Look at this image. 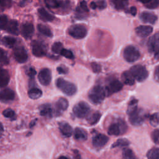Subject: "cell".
I'll list each match as a JSON object with an SVG mask.
<instances>
[{
	"instance_id": "1",
	"label": "cell",
	"mask_w": 159,
	"mask_h": 159,
	"mask_svg": "<svg viewBox=\"0 0 159 159\" xmlns=\"http://www.w3.org/2000/svg\"><path fill=\"white\" fill-rule=\"evenodd\" d=\"M106 96V93L105 89L99 85L94 86L88 94L89 100L95 104L101 103L104 100Z\"/></svg>"
},
{
	"instance_id": "2",
	"label": "cell",
	"mask_w": 159,
	"mask_h": 159,
	"mask_svg": "<svg viewBox=\"0 0 159 159\" xmlns=\"http://www.w3.org/2000/svg\"><path fill=\"white\" fill-rule=\"evenodd\" d=\"M57 87L67 96H72L76 92V86L72 83L68 81L61 78H59L56 81Z\"/></svg>"
},
{
	"instance_id": "3",
	"label": "cell",
	"mask_w": 159,
	"mask_h": 159,
	"mask_svg": "<svg viewBox=\"0 0 159 159\" xmlns=\"http://www.w3.org/2000/svg\"><path fill=\"white\" fill-rule=\"evenodd\" d=\"M135 80L138 81H144L148 75V71L145 66L141 65H137L132 66L129 70Z\"/></svg>"
},
{
	"instance_id": "4",
	"label": "cell",
	"mask_w": 159,
	"mask_h": 159,
	"mask_svg": "<svg viewBox=\"0 0 159 159\" xmlns=\"http://www.w3.org/2000/svg\"><path fill=\"white\" fill-rule=\"evenodd\" d=\"M123 57L125 61L129 63H132L139 60L140 57V53L135 47L133 45H128L124 50Z\"/></svg>"
},
{
	"instance_id": "5",
	"label": "cell",
	"mask_w": 159,
	"mask_h": 159,
	"mask_svg": "<svg viewBox=\"0 0 159 159\" xmlns=\"http://www.w3.org/2000/svg\"><path fill=\"white\" fill-rule=\"evenodd\" d=\"M68 32L73 38L81 39L86 37L87 34V29L83 24H75L70 27Z\"/></svg>"
},
{
	"instance_id": "6",
	"label": "cell",
	"mask_w": 159,
	"mask_h": 159,
	"mask_svg": "<svg viewBox=\"0 0 159 159\" xmlns=\"http://www.w3.org/2000/svg\"><path fill=\"white\" fill-rule=\"evenodd\" d=\"M90 111V107L89 105L85 102L81 101L77 103L73 109V114L78 118H84L86 117Z\"/></svg>"
},
{
	"instance_id": "7",
	"label": "cell",
	"mask_w": 159,
	"mask_h": 159,
	"mask_svg": "<svg viewBox=\"0 0 159 159\" xmlns=\"http://www.w3.org/2000/svg\"><path fill=\"white\" fill-rule=\"evenodd\" d=\"M32 52L34 56L42 57L46 55L47 48L45 43L40 40H35L31 43Z\"/></svg>"
},
{
	"instance_id": "8",
	"label": "cell",
	"mask_w": 159,
	"mask_h": 159,
	"mask_svg": "<svg viewBox=\"0 0 159 159\" xmlns=\"http://www.w3.org/2000/svg\"><path fill=\"white\" fill-rule=\"evenodd\" d=\"M129 120L134 125H139L143 123L145 118V115L142 110L136 108L132 111L128 113Z\"/></svg>"
},
{
	"instance_id": "9",
	"label": "cell",
	"mask_w": 159,
	"mask_h": 159,
	"mask_svg": "<svg viewBox=\"0 0 159 159\" xmlns=\"http://www.w3.org/2000/svg\"><path fill=\"white\" fill-rule=\"evenodd\" d=\"M127 130V125L123 121H119L112 124L108 128L107 132L111 135H119L125 133Z\"/></svg>"
},
{
	"instance_id": "10",
	"label": "cell",
	"mask_w": 159,
	"mask_h": 159,
	"mask_svg": "<svg viewBox=\"0 0 159 159\" xmlns=\"http://www.w3.org/2000/svg\"><path fill=\"white\" fill-rule=\"evenodd\" d=\"M15 60L20 63H25L28 58V55L25 48L22 45L16 46L13 51Z\"/></svg>"
},
{
	"instance_id": "11",
	"label": "cell",
	"mask_w": 159,
	"mask_h": 159,
	"mask_svg": "<svg viewBox=\"0 0 159 159\" xmlns=\"http://www.w3.org/2000/svg\"><path fill=\"white\" fill-rule=\"evenodd\" d=\"M147 47L150 53L155 54L159 51V32L155 33L148 39Z\"/></svg>"
},
{
	"instance_id": "12",
	"label": "cell",
	"mask_w": 159,
	"mask_h": 159,
	"mask_svg": "<svg viewBox=\"0 0 159 159\" xmlns=\"http://www.w3.org/2000/svg\"><path fill=\"white\" fill-rule=\"evenodd\" d=\"M39 82L43 86H48L52 80V73L50 69L45 68L42 69L38 75Z\"/></svg>"
},
{
	"instance_id": "13",
	"label": "cell",
	"mask_w": 159,
	"mask_h": 159,
	"mask_svg": "<svg viewBox=\"0 0 159 159\" xmlns=\"http://www.w3.org/2000/svg\"><path fill=\"white\" fill-rule=\"evenodd\" d=\"M122 86L123 85L122 83L119 80H112L105 89L106 96H109L113 93H115L120 91L122 88Z\"/></svg>"
},
{
	"instance_id": "14",
	"label": "cell",
	"mask_w": 159,
	"mask_h": 159,
	"mask_svg": "<svg viewBox=\"0 0 159 159\" xmlns=\"http://www.w3.org/2000/svg\"><path fill=\"white\" fill-rule=\"evenodd\" d=\"M34 32V27L32 24L29 22L24 23L20 27V34L25 39H30Z\"/></svg>"
},
{
	"instance_id": "15",
	"label": "cell",
	"mask_w": 159,
	"mask_h": 159,
	"mask_svg": "<svg viewBox=\"0 0 159 159\" xmlns=\"http://www.w3.org/2000/svg\"><path fill=\"white\" fill-rule=\"evenodd\" d=\"M108 140L109 139L106 135L98 134L94 136L92 140V143L94 147L97 148H101L107 143Z\"/></svg>"
},
{
	"instance_id": "16",
	"label": "cell",
	"mask_w": 159,
	"mask_h": 159,
	"mask_svg": "<svg viewBox=\"0 0 159 159\" xmlns=\"http://www.w3.org/2000/svg\"><path fill=\"white\" fill-rule=\"evenodd\" d=\"M15 93L10 88H4L0 91V101L3 102H7L14 100Z\"/></svg>"
},
{
	"instance_id": "17",
	"label": "cell",
	"mask_w": 159,
	"mask_h": 159,
	"mask_svg": "<svg viewBox=\"0 0 159 159\" xmlns=\"http://www.w3.org/2000/svg\"><path fill=\"white\" fill-rule=\"evenodd\" d=\"M68 107V101L64 98H60L55 103V114L59 115L61 112L65 111Z\"/></svg>"
},
{
	"instance_id": "18",
	"label": "cell",
	"mask_w": 159,
	"mask_h": 159,
	"mask_svg": "<svg viewBox=\"0 0 159 159\" xmlns=\"http://www.w3.org/2000/svg\"><path fill=\"white\" fill-rule=\"evenodd\" d=\"M140 19L145 23L155 24L157 20V16L153 12L144 11L140 14Z\"/></svg>"
},
{
	"instance_id": "19",
	"label": "cell",
	"mask_w": 159,
	"mask_h": 159,
	"mask_svg": "<svg viewBox=\"0 0 159 159\" xmlns=\"http://www.w3.org/2000/svg\"><path fill=\"white\" fill-rule=\"evenodd\" d=\"M136 34L140 37H146L152 34L153 28L150 25H140L135 28Z\"/></svg>"
},
{
	"instance_id": "20",
	"label": "cell",
	"mask_w": 159,
	"mask_h": 159,
	"mask_svg": "<svg viewBox=\"0 0 159 159\" xmlns=\"http://www.w3.org/2000/svg\"><path fill=\"white\" fill-rule=\"evenodd\" d=\"M40 114L46 117H52L55 114V111L50 104H43L39 107Z\"/></svg>"
},
{
	"instance_id": "21",
	"label": "cell",
	"mask_w": 159,
	"mask_h": 159,
	"mask_svg": "<svg viewBox=\"0 0 159 159\" xmlns=\"http://www.w3.org/2000/svg\"><path fill=\"white\" fill-rule=\"evenodd\" d=\"M5 30L11 34L17 35L19 34V24L16 20H11L6 27Z\"/></svg>"
},
{
	"instance_id": "22",
	"label": "cell",
	"mask_w": 159,
	"mask_h": 159,
	"mask_svg": "<svg viewBox=\"0 0 159 159\" xmlns=\"http://www.w3.org/2000/svg\"><path fill=\"white\" fill-rule=\"evenodd\" d=\"M59 129L63 135L66 137H70L73 133L71 126L66 122H61L59 123Z\"/></svg>"
},
{
	"instance_id": "23",
	"label": "cell",
	"mask_w": 159,
	"mask_h": 159,
	"mask_svg": "<svg viewBox=\"0 0 159 159\" xmlns=\"http://www.w3.org/2000/svg\"><path fill=\"white\" fill-rule=\"evenodd\" d=\"M10 80V76L8 71L0 66V88L6 86Z\"/></svg>"
},
{
	"instance_id": "24",
	"label": "cell",
	"mask_w": 159,
	"mask_h": 159,
	"mask_svg": "<svg viewBox=\"0 0 159 159\" xmlns=\"http://www.w3.org/2000/svg\"><path fill=\"white\" fill-rule=\"evenodd\" d=\"M38 14L39 17L43 21L45 22H51L52 21L55 17L46 11L43 7H40L38 9Z\"/></svg>"
},
{
	"instance_id": "25",
	"label": "cell",
	"mask_w": 159,
	"mask_h": 159,
	"mask_svg": "<svg viewBox=\"0 0 159 159\" xmlns=\"http://www.w3.org/2000/svg\"><path fill=\"white\" fill-rule=\"evenodd\" d=\"M17 39L10 36H5L0 39V43L8 48H12L15 46Z\"/></svg>"
},
{
	"instance_id": "26",
	"label": "cell",
	"mask_w": 159,
	"mask_h": 159,
	"mask_svg": "<svg viewBox=\"0 0 159 159\" xmlns=\"http://www.w3.org/2000/svg\"><path fill=\"white\" fill-rule=\"evenodd\" d=\"M37 29L40 32V33H41L42 34H43V35H45L46 37H52V35H53L52 32L51 31L50 29L45 25H43V24H38L37 25Z\"/></svg>"
},
{
	"instance_id": "27",
	"label": "cell",
	"mask_w": 159,
	"mask_h": 159,
	"mask_svg": "<svg viewBox=\"0 0 159 159\" xmlns=\"http://www.w3.org/2000/svg\"><path fill=\"white\" fill-rule=\"evenodd\" d=\"M129 0H111L112 4L115 9L117 10L124 9L128 5Z\"/></svg>"
},
{
	"instance_id": "28",
	"label": "cell",
	"mask_w": 159,
	"mask_h": 159,
	"mask_svg": "<svg viewBox=\"0 0 159 159\" xmlns=\"http://www.w3.org/2000/svg\"><path fill=\"white\" fill-rule=\"evenodd\" d=\"M74 137L78 140H85L87 139V134L83 129L77 127L75 130Z\"/></svg>"
},
{
	"instance_id": "29",
	"label": "cell",
	"mask_w": 159,
	"mask_h": 159,
	"mask_svg": "<svg viewBox=\"0 0 159 159\" xmlns=\"http://www.w3.org/2000/svg\"><path fill=\"white\" fill-rule=\"evenodd\" d=\"M42 95V91L37 88H32L29 89L28 92V96L30 99H37L40 98Z\"/></svg>"
},
{
	"instance_id": "30",
	"label": "cell",
	"mask_w": 159,
	"mask_h": 159,
	"mask_svg": "<svg viewBox=\"0 0 159 159\" xmlns=\"http://www.w3.org/2000/svg\"><path fill=\"white\" fill-rule=\"evenodd\" d=\"M122 79L125 84L128 85H132L134 84L135 79L133 78L129 71H127L123 73L122 75Z\"/></svg>"
},
{
	"instance_id": "31",
	"label": "cell",
	"mask_w": 159,
	"mask_h": 159,
	"mask_svg": "<svg viewBox=\"0 0 159 159\" xmlns=\"http://www.w3.org/2000/svg\"><path fill=\"white\" fill-rule=\"evenodd\" d=\"M9 63V58L7 53L2 48H0V65H7Z\"/></svg>"
},
{
	"instance_id": "32",
	"label": "cell",
	"mask_w": 159,
	"mask_h": 159,
	"mask_svg": "<svg viewBox=\"0 0 159 159\" xmlns=\"http://www.w3.org/2000/svg\"><path fill=\"white\" fill-rule=\"evenodd\" d=\"M60 0H44L45 5L50 9H56L60 7L61 2Z\"/></svg>"
},
{
	"instance_id": "33",
	"label": "cell",
	"mask_w": 159,
	"mask_h": 159,
	"mask_svg": "<svg viewBox=\"0 0 159 159\" xmlns=\"http://www.w3.org/2000/svg\"><path fill=\"white\" fill-rule=\"evenodd\" d=\"M148 159H159V148H153L150 149L147 155Z\"/></svg>"
},
{
	"instance_id": "34",
	"label": "cell",
	"mask_w": 159,
	"mask_h": 159,
	"mask_svg": "<svg viewBox=\"0 0 159 159\" xmlns=\"http://www.w3.org/2000/svg\"><path fill=\"white\" fill-rule=\"evenodd\" d=\"M122 159H135V156L132 150L126 148L123 151Z\"/></svg>"
},
{
	"instance_id": "35",
	"label": "cell",
	"mask_w": 159,
	"mask_h": 159,
	"mask_svg": "<svg viewBox=\"0 0 159 159\" xmlns=\"http://www.w3.org/2000/svg\"><path fill=\"white\" fill-rule=\"evenodd\" d=\"M129 144V142L125 139H118L116 142L113 143L112 147H127Z\"/></svg>"
},
{
	"instance_id": "36",
	"label": "cell",
	"mask_w": 159,
	"mask_h": 159,
	"mask_svg": "<svg viewBox=\"0 0 159 159\" xmlns=\"http://www.w3.org/2000/svg\"><path fill=\"white\" fill-rule=\"evenodd\" d=\"M101 118V114L99 112H95L94 114H93L91 117H89L88 119V122L91 125H94L95 124H96L99 120Z\"/></svg>"
},
{
	"instance_id": "37",
	"label": "cell",
	"mask_w": 159,
	"mask_h": 159,
	"mask_svg": "<svg viewBox=\"0 0 159 159\" xmlns=\"http://www.w3.org/2000/svg\"><path fill=\"white\" fill-rule=\"evenodd\" d=\"M150 124L152 126H157L159 124V113H154L153 114L149 119Z\"/></svg>"
},
{
	"instance_id": "38",
	"label": "cell",
	"mask_w": 159,
	"mask_h": 159,
	"mask_svg": "<svg viewBox=\"0 0 159 159\" xmlns=\"http://www.w3.org/2000/svg\"><path fill=\"white\" fill-rule=\"evenodd\" d=\"M63 45L61 42H55L52 46V50L53 53L57 54H60L61 51L63 49Z\"/></svg>"
},
{
	"instance_id": "39",
	"label": "cell",
	"mask_w": 159,
	"mask_h": 159,
	"mask_svg": "<svg viewBox=\"0 0 159 159\" xmlns=\"http://www.w3.org/2000/svg\"><path fill=\"white\" fill-rule=\"evenodd\" d=\"M8 19L6 15H0V29L5 30L8 23Z\"/></svg>"
},
{
	"instance_id": "40",
	"label": "cell",
	"mask_w": 159,
	"mask_h": 159,
	"mask_svg": "<svg viewBox=\"0 0 159 159\" xmlns=\"http://www.w3.org/2000/svg\"><path fill=\"white\" fill-rule=\"evenodd\" d=\"M60 54L62 56H63L65 58H68V59H73V58H74V55H73V52L71 50H68V49L63 48L62 50L60 52Z\"/></svg>"
},
{
	"instance_id": "41",
	"label": "cell",
	"mask_w": 159,
	"mask_h": 159,
	"mask_svg": "<svg viewBox=\"0 0 159 159\" xmlns=\"http://www.w3.org/2000/svg\"><path fill=\"white\" fill-rule=\"evenodd\" d=\"M2 114L5 117L9 118V119H13L14 118V116H16L15 112L11 109H6L2 112Z\"/></svg>"
},
{
	"instance_id": "42",
	"label": "cell",
	"mask_w": 159,
	"mask_h": 159,
	"mask_svg": "<svg viewBox=\"0 0 159 159\" xmlns=\"http://www.w3.org/2000/svg\"><path fill=\"white\" fill-rule=\"evenodd\" d=\"M12 0H0V7L2 10L9 8L12 5Z\"/></svg>"
},
{
	"instance_id": "43",
	"label": "cell",
	"mask_w": 159,
	"mask_h": 159,
	"mask_svg": "<svg viewBox=\"0 0 159 159\" xmlns=\"http://www.w3.org/2000/svg\"><path fill=\"white\" fill-rule=\"evenodd\" d=\"M145 6L148 9H155L159 6V0H150Z\"/></svg>"
},
{
	"instance_id": "44",
	"label": "cell",
	"mask_w": 159,
	"mask_h": 159,
	"mask_svg": "<svg viewBox=\"0 0 159 159\" xmlns=\"http://www.w3.org/2000/svg\"><path fill=\"white\" fill-rule=\"evenodd\" d=\"M137 108V101L136 99H132L130 101L128 108H127V113L132 111L133 110Z\"/></svg>"
},
{
	"instance_id": "45",
	"label": "cell",
	"mask_w": 159,
	"mask_h": 159,
	"mask_svg": "<svg viewBox=\"0 0 159 159\" xmlns=\"http://www.w3.org/2000/svg\"><path fill=\"white\" fill-rule=\"evenodd\" d=\"M152 137L155 143L159 144V129H155L153 130L152 134Z\"/></svg>"
},
{
	"instance_id": "46",
	"label": "cell",
	"mask_w": 159,
	"mask_h": 159,
	"mask_svg": "<svg viewBox=\"0 0 159 159\" xmlns=\"http://www.w3.org/2000/svg\"><path fill=\"white\" fill-rule=\"evenodd\" d=\"M26 74L30 77L33 78L34 76L36 75V70H35L34 68L33 67H29L27 70H26Z\"/></svg>"
},
{
	"instance_id": "47",
	"label": "cell",
	"mask_w": 159,
	"mask_h": 159,
	"mask_svg": "<svg viewBox=\"0 0 159 159\" xmlns=\"http://www.w3.org/2000/svg\"><path fill=\"white\" fill-rule=\"evenodd\" d=\"M97 7H98L99 9H104L106 7L107 4L106 2L104 0H99L96 3Z\"/></svg>"
},
{
	"instance_id": "48",
	"label": "cell",
	"mask_w": 159,
	"mask_h": 159,
	"mask_svg": "<svg viewBox=\"0 0 159 159\" xmlns=\"http://www.w3.org/2000/svg\"><path fill=\"white\" fill-rule=\"evenodd\" d=\"M91 66H92V69L94 73H99L101 70V66L95 62L92 63Z\"/></svg>"
},
{
	"instance_id": "49",
	"label": "cell",
	"mask_w": 159,
	"mask_h": 159,
	"mask_svg": "<svg viewBox=\"0 0 159 159\" xmlns=\"http://www.w3.org/2000/svg\"><path fill=\"white\" fill-rule=\"evenodd\" d=\"M80 9L84 12H88L89 11L87 4H86V2L85 1H82L80 2Z\"/></svg>"
},
{
	"instance_id": "50",
	"label": "cell",
	"mask_w": 159,
	"mask_h": 159,
	"mask_svg": "<svg viewBox=\"0 0 159 159\" xmlns=\"http://www.w3.org/2000/svg\"><path fill=\"white\" fill-rule=\"evenodd\" d=\"M57 70L60 74H66L68 71V69L65 66H58Z\"/></svg>"
},
{
	"instance_id": "51",
	"label": "cell",
	"mask_w": 159,
	"mask_h": 159,
	"mask_svg": "<svg viewBox=\"0 0 159 159\" xmlns=\"http://www.w3.org/2000/svg\"><path fill=\"white\" fill-rule=\"evenodd\" d=\"M154 78L155 81L159 83V65H158L154 71Z\"/></svg>"
},
{
	"instance_id": "52",
	"label": "cell",
	"mask_w": 159,
	"mask_h": 159,
	"mask_svg": "<svg viewBox=\"0 0 159 159\" xmlns=\"http://www.w3.org/2000/svg\"><path fill=\"white\" fill-rule=\"evenodd\" d=\"M129 12L132 15V16H135L136 14H137V9L134 6H132L129 9Z\"/></svg>"
},
{
	"instance_id": "53",
	"label": "cell",
	"mask_w": 159,
	"mask_h": 159,
	"mask_svg": "<svg viewBox=\"0 0 159 159\" xmlns=\"http://www.w3.org/2000/svg\"><path fill=\"white\" fill-rule=\"evenodd\" d=\"M90 7L93 9H95L97 8V5H96V3L94 2H91L90 3Z\"/></svg>"
},
{
	"instance_id": "54",
	"label": "cell",
	"mask_w": 159,
	"mask_h": 159,
	"mask_svg": "<svg viewBox=\"0 0 159 159\" xmlns=\"http://www.w3.org/2000/svg\"><path fill=\"white\" fill-rule=\"evenodd\" d=\"M3 131H4V129H3V126L2 125L1 123H0V137L2 136V133H3Z\"/></svg>"
},
{
	"instance_id": "55",
	"label": "cell",
	"mask_w": 159,
	"mask_h": 159,
	"mask_svg": "<svg viewBox=\"0 0 159 159\" xmlns=\"http://www.w3.org/2000/svg\"><path fill=\"white\" fill-rule=\"evenodd\" d=\"M138 1H140V2H141L142 3L144 4L145 5L147 4H148V3L150 1V0H138Z\"/></svg>"
},
{
	"instance_id": "56",
	"label": "cell",
	"mask_w": 159,
	"mask_h": 159,
	"mask_svg": "<svg viewBox=\"0 0 159 159\" xmlns=\"http://www.w3.org/2000/svg\"><path fill=\"white\" fill-rule=\"evenodd\" d=\"M155 58L157 60H159V51L155 53Z\"/></svg>"
},
{
	"instance_id": "57",
	"label": "cell",
	"mask_w": 159,
	"mask_h": 159,
	"mask_svg": "<svg viewBox=\"0 0 159 159\" xmlns=\"http://www.w3.org/2000/svg\"><path fill=\"white\" fill-rule=\"evenodd\" d=\"M58 159H68V158L65 156H60V157H58Z\"/></svg>"
},
{
	"instance_id": "58",
	"label": "cell",
	"mask_w": 159,
	"mask_h": 159,
	"mask_svg": "<svg viewBox=\"0 0 159 159\" xmlns=\"http://www.w3.org/2000/svg\"><path fill=\"white\" fill-rule=\"evenodd\" d=\"M35 124V121H34H34H32V123L30 124V126L32 127V126H33V125H34Z\"/></svg>"
},
{
	"instance_id": "59",
	"label": "cell",
	"mask_w": 159,
	"mask_h": 159,
	"mask_svg": "<svg viewBox=\"0 0 159 159\" xmlns=\"http://www.w3.org/2000/svg\"><path fill=\"white\" fill-rule=\"evenodd\" d=\"M0 11H2V9L1 8V7H0Z\"/></svg>"
}]
</instances>
